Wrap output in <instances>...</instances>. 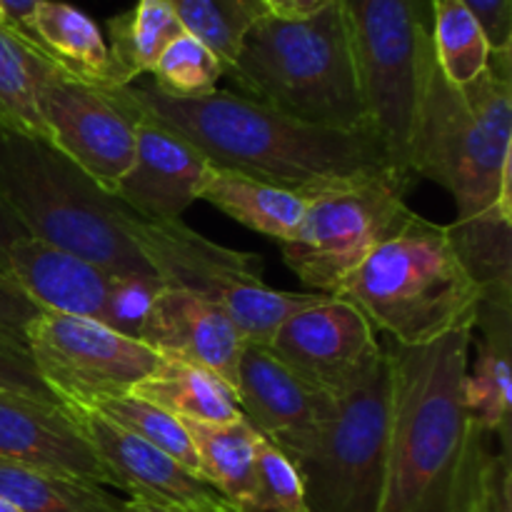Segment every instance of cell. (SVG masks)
<instances>
[{"label": "cell", "instance_id": "cell-6", "mask_svg": "<svg viewBox=\"0 0 512 512\" xmlns=\"http://www.w3.org/2000/svg\"><path fill=\"white\" fill-rule=\"evenodd\" d=\"M0 203L30 238L115 275H153L128 235L133 213L40 140L0 133Z\"/></svg>", "mask_w": 512, "mask_h": 512}, {"label": "cell", "instance_id": "cell-36", "mask_svg": "<svg viewBox=\"0 0 512 512\" xmlns=\"http://www.w3.org/2000/svg\"><path fill=\"white\" fill-rule=\"evenodd\" d=\"M0 388L13 390V393L33 395V398L55 400L53 393L40 380V375L35 373V365L30 360L28 348L15 343V340L5 338V335H0Z\"/></svg>", "mask_w": 512, "mask_h": 512}, {"label": "cell", "instance_id": "cell-25", "mask_svg": "<svg viewBox=\"0 0 512 512\" xmlns=\"http://www.w3.org/2000/svg\"><path fill=\"white\" fill-rule=\"evenodd\" d=\"M50 65L25 35L0 25V133L50 143L38 108V85Z\"/></svg>", "mask_w": 512, "mask_h": 512}, {"label": "cell", "instance_id": "cell-23", "mask_svg": "<svg viewBox=\"0 0 512 512\" xmlns=\"http://www.w3.org/2000/svg\"><path fill=\"white\" fill-rule=\"evenodd\" d=\"M133 395L193 423L243 420L233 385L213 370L183 360L160 358L153 373L135 385Z\"/></svg>", "mask_w": 512, "mask_h": 512}, {"label": "cell", "instance_id": "cell-33", "mask_svg": "<svg viewBox=\"0 0 512 512\" xmlns=\"http://www.w3.org/2000/svg\"><path fill=\"white\" fill-rule=\"evenodd\" d=\"M248 512H305L300 470L268 440H260L255 458V490Z\"/></svg>", "mask_w": 512, "mask_h": 512}, {"label": "cell", "instance_id": "cell-5", "mask_svg": "<svg viewBox=\"0 0 512 512\" xmlns=\"http://www.w3.org/2000/svg\"><path fill=\"white\" fill-rule=\"evenodd\" d=\"M225 73L245 98L300 123L338 130L370 125L338 0L310 18H260Z\"/></svg>", "mask_w": 512, "mask_h": 512}, {"label": "cell", "instance_id": "cell-41", "mask_svg": "<svg viewBox=\"0 0 512 512\" xmlns=\"http://www.w3.org/2000/svg\"><path fill=\"white\" fill-rule=\"evenodd\" d=\"M38 5L40 0H0V10H3L5 20L20 35H25V30H28V23Z\"/></svg>", "mask_w": 512, "mask_h": 512}, {"label": "cell", "instance_id": "cell-44", "mask_svg": "<svg viewBox=\"0 0 512 512\" xmlns=\"http://www.w3.org/2000/svg\"><path fill=\"white\" fill-rule=\"evenodd\" d=\"M0 25H8V20H5V15H3V10H0Z\"/></svg>", "mask_w": 512, "mask_h": 512}, {"label": "cell", "instance_id": "cell-39", "mask_svg": "<svg viewBox=\"0 0 512 512\" xmlns=\"http://www.w3.org/2000/svg\"><path fill=\"white\" fill-rule=\"evenodd\" d=\"M265 3H268L270 15H275V18L300 20L315 15L333 0H265Z\"/></svg>", "mask_w": 512, "mask_h": 512}, {"label": "cell", "instance_id": "cell-15", "mask_svg": "<svg viewBox=\"0 0 512 512\" xmlns=\"http://www.w3.org/2000/svg\"><path fill=\"white\" fill-rule=\"evenodd\" d=\"M235 395L243 418L288 458L313 443L335 400L310 388L268 345L250 343L240 355Z\"/></svg>", "mask_w": 512, "mask_h": 512}, {"label": "cell", "instance_id": "cell-16", "mask_svg": "<svg viewBox=\"0 0 512 512\" xmlns=\"http://www.w3.org/2000/svg\"><path fill=\"white\" fill-rule=\"evenodd\" d=\"M0 460L110 485L95 450L58 400L0 388Z\"/></svg>", "mask_w": 512, "mask_h": 512}, {"label": "cell", "instance_id": "cell-31", "mask_svg": "<svg viewBox=\"0 0 512 512\" xmlns=\"http://www.w3.org/2000/svg\"><path fill=\"white\" fill-rule=\"evenodd\" d=\"M323 298L325 295L310 290L290 293V290L268 288L265 283H245L230 290L218 305L228 313L230 323L235 325L245 345H268L285 320Z\"/></svg>", "mask_w": 512, "mask_h": 512}, {"label": "cell", "instance_id": "cell-28", "mask_svg": "<svg viewBox=\"0 0 512 512\" xmlns=\"http://www.w3.org/2000/svg\"><path fill=\"white\" fill-rule=\"evenodd\" d=\"M433 53L440 73L455 88H465L488 68L493 48L480 20L460 0H433Z\"/></svg>", "mask_w": 512, "mask_h": 512}, {"label": "cell", "instance_id": "cell-4", "mask_svg": "<svg viewBox=\"0 0 512 512\" xmlns=\"http://www.w3.org/2000/svg\"><path fill=\"white\" fill-rule=\"evenodd\" d=\"M335 298L353 303L393 343L428 345L478 328L483 290L460 260L448 225L410 210Z\"/></svg>", "mask_w": 512, "mask_h": 512}, {"label": "cell", "instance_id": "cell-37", "mask_svg": "<svg viewBox=\"0 0 512 512\" xmlns=\"http://www.w3.org/2000/svg\"><path fill=\"white\" fill-rule=\"evenodd\" d=\"M38 313L40 310L25 298L15 280L0 273V335L25 345V325Z\"/></svg>", "mask_w": 512, "mask_h": 512}, {"label": "cell", "instance_id": "cell-42", "mask_svg": "<svg viewBox=\"0 0 512 512\" xmlns=\"http://www.w3.org/2000/svg\"><path fill=\"white\" fill-rule=\"evenodd\" d=\"M123 512H240V510H235V508H228V510H195V508H180V505L150 503V500L128 498V500H123Z\"/></svg>", "mask_w": 512, "mask_h": 512}, {"label": "cell", "instance_id": "cell-10", "mask_svg": "<svg viewBox=\"0 0 512 512\" xmlns=\"http://www.w3.org/2000/svg\"><path fill=\"white\" fill-rule=\"evenodd\" d=\"M25 348L53 398L83 408L133 393L160 360L98 320L55 313H38L25 325Z\"/></svg>", "mask_w": 512, "mask_h": 512}, {"label": "cell", "instance_id": "cell-19", "mask_svg": "<svg viewBox=\"0 0 512 512\" xmlns=\"http://www.w3.org/2000/svg\"><path fill=\"white\" fill-rule=\"evenodd\" d=\"M8 275L40 313L75 315L98 323L115 278L110 270L30 235L10 245Z\"/></svg>", "mask_w": 512, "mask_h": 512}, {"label": "cell", "instance_id": "cell-30", "mask_svg": "<svg viewBox=\"0 0 512 512\" xmlns=\"http://www.w3.org/2000/svg\"><path fill=\"white\" fill-rule=\"evenodd\" d=\"M83 408V405H80ZM98 415L108 418L110 423L120 425L128 430L135 438L145 440L148 445L158 448L175 463L188 468L190 473L198 475V455H195L193 440H190L188 428L180 418H175L168 410L158 408V405L148 403V400L138 398V395H118V398L100 400V403L90 405Z\"/></svg>", "mask_w": 512, "mask_h": 512}, {"label": "cell", "instance_id": "cell-2", "mask_svg": "<svg viewBox=\"0 0 512 512\" xmlns=\"http://www.w3.org/2000/svg\"><path fill=\"white\" fill-rule=\"evenodd\" d=\"M408 168L453 195L455 223L512 220V50H493L488 68L455 88L430 43L420 63Z\"/></svg>", "mask_w": 512, "mask_h": 512}, {"label": "cell", "instance_id": "cell-14", "mask_svg": "<svg viewBox=\"0 0 512 512\" xmlns=\"http://www.w3.org/2000/svg\"><path fill=\"white\" fill-rule=\"evenodd\" d=\"M128 235L155 278L168 288L193 290L220 303L238 285L265 283L258 253L213 243L183 220H140L133 215Z\"/></svg>", "mask_w": 512, "mask_h": 512}, {"label": "cell", "instance_id": "cell-26", "mask_svg": "<svg viewBox=\"0 0 512 512\" xmlns=\"http://www.w3.org/2000/svg\"><path fill=\"white\" fill-rule=\"evenodd\" d=\"M185 33L168 0H138L130 10L108 20V50L115 88L150 73L160 53Z\"/></svg>", "mask_w": 512, "mask_h": 512}, {"label": "cell", "instance_id": "cell-32", "mask_svg": "<svg viewBox=\"0 0 512 512\" xmlns=\"http://www.w3.org/2000/svg\"><path fill=\"white\" fill-rule=\"evenodd\" d=\"M153 88L170 98H200L213 93L218 80L225 75V65L213 50L190 33H180L160 53L158 63L150 70Z\"/></svg>", "mask_w": 512, "mask_h": 512}, {"label": "cell", "instance_id": "cell-12", "mask_svg": "<svg viewBox=\"0 0 512 512\" xmlns=\"http://www.w3.org/2000/svg\"><path fill=\"white\" fill-rule=\"evenodd\" d=\"M268 348L328 398L360 388L385 360L378 330L353 303L333 295L285 320Z\"/></svg>", "mask_w": 512, "mask_h": 512}, {"label": "cell", "instance_id": "cell-9", "mask_svg": "<svg viewBox=\"0 0 512 512\" xmlns=\"http://www.w3.org/2000/svg\"><path fill=\"white\" fill-rule=\"evenodd\" d=\"M388 440V360L333 400L313 443L293 460L305 512H380Z\"/></svg>", "mask_w": 512, "mask_h": 512}, {"label": "cell", "instance_id": "cell-3", "mask_svg": "<svg viewBox=\"0 0 512 512\" xmlns=\"http://www.w3.org/2000/svg\"><path fill=\"white\" fill-rule=\"evenodd\" d=\"M473 333L428 345H383L388 360V440L380 512H453L468 415L463 383Z\"/></svg>", "mask_w": 512, "mask_h": 512}, {"label": "cell", "instance_id": "cell-40", "mask_svg": "<svg viewBox=\"0 0 512 512\" xmlns=\"http://www.w3.org/2000/svg\"><path fill=\"white\" fill-rule=\"evenodd\" d=\"M25 230L18 220L10 215V210L0 203V273L8 275V250L15 240L25 238Z\"/></svg>", "mask_w": 512, "mask_h": 512}, {"label": "cell", "instance_id": "cell-43", "mask_svg": "<svg viewBox=\"0 0 512 512\" xmlns=\"http://www.w3.org/2000/svg\"><path fill=\"white\" fill-rule=\"evenodd\" d=\"M0 512H23V510H20L18 505H13V503H10V500L0 498Z\"/></svg>", "mask_w": 512, "mask_h": 512}, {"label": "cell", "instance_id": "cell-34", "mask_svg": "<svg viewBox=\"0 0 512 512\" xmlns=\"http://www.w3.org/2000/svg\"><path fill=\"white\" fill-rule=\"evenodd\" d=\"M163 288V280L148 273L115 275L113 283H110L108 298H105L100 323L108 325L115 333L125 335V338L140 340L145 320H148L150 310H153Z\"/></svg>", "mask_w": 512, "mask_h": 512}, {"label": "cell", "instance_id": "cell-38", "mask_svg": "<svg viewBox=\"0 0 512 512\" xmlns=\"http://www.w3.org/2000/svg\"><path fill=\"white\" fill-rule=\"evenodd\" d=\"M483 25L493 50H512V0H460Z\"/></svg>", "mask_w": 512, "mask_h": 512}, {"label": "cell", "instance_id": "cell-11", "mask_svg": "<svg viewBox=\"0 0 512 512\" xmlns=\"http://www.w3.org/2000/svg\"><path fill=\"white\" fill-rule=\"evenodd\" d=\"M38 108L50 148L68 158L100 190L115 195L133 163L135 115L110 90L78 83L50 65L38 85Z\"/></svg>", "mask_w": 512, "mask_h": 512}, {"label": "cell", "instance_id": "cell-20", "mask_svg": "<svg viewBox=\"0 0 512 512\" xmlns=\"http://www.w3.org/2000/svg\"><path fill=\"white\" fill-rule=\"evenodd\" d=\"M478 328H483V340L463 383L465 415L473 428L500 435L503 448H510L512 308L480 305Z\"/></svg>", "mask_w": 512, "mask_h": 512}, {"label": "cell", "instance_id": "cell-29", "mask_svg": "<svg viewBox=\"0 0 512 512\" xmlns=\"http://www.w3.org/2000/svg\"><path fill=\"white\" fill-rule=\"evenodd\" d=\"M185 33L208 45L225 70L238 55L250 25L270 15L265 0H168Z\"/></svg>", "mask_w": 512, "mask_h": 512}, {"label": "cell", "instance_id": "cell-1", "mask_svg": "<svg viewBox=\"0 0 512 512\" xmlns=\"http://www.w3.org/2000/svg\"><path fill=\"white\" fill-rule=\"evenodd\" d=\"M113 93L130 110L180 135L213 168L295 193L330 178L398 165L370 125L338 130L300 123L233 90L170 98L153 85L130 83Z\"/></svg>", "mask_w": 512, "mask_h": 512}, {"label": "cell", "instance_id": "cell-27", "mask_svg": "<svg viewBox=\"0 0 512 512\" xmlns=\"http://www.w3.org/2000/svg\"><path fill=\"white\" fill-rule=\"evenodd\" d=\"M0 498L23 512H123L103 485L0 460Z\"/></svg>", "mask_w": 512, "mask_h": 512}, {"label": "cell", "instance_id": "cell-17", "mask_svg": "<svg viewBox=\"0 0 512 512\" xmlns=\"http://www.w3.org/2000/svg\"><path fill=\"white\" fill-rule=\"evenodd\" d=\"M130 113L135 115V153L115 198L140 220H180L198 200L210 163L173 130L135 110Z\"/></svg>", "mask_w": 512, "mask_h": 512}, {"label": "cell", "instance_id": "cell-35", "mask_svg": "<svg viewBox=\"0 0 512 512\" xmlns=\"http://www.w3.org/2000/svg\"><path fill=\"white\" fill-rule=\"evenodd\" d=\"M488 453L485 433L470 425L465 438L463 463H460L458 485H455L453 512H490L488 498H485L483 483V460Z\"/></svg>", "mask_w": 512, "mask_h": 512}, {"label": "cell", "instance_id": "cell-22", "mask_svg": "<svg viewBox=\"0 0 512 512\" xmlns=\"http://www.w3.org/2000/svg\"><path fill=\"white\" fill-rule=\"evenodd\" d=\"M198 200L215 205L235 223L275 240L278 245L293 238L305 213V198L295 190L278 188L213 165L200 183Z\"/></svg>", "mask_w": 512, "mask_h": 512}, {"label": "cell", "instance_id": "cell-8", "mask_svg": "<svg viewBox=\"0 0 512 512\" xmlns=\"http://www.w3.org/2000/svg\"><path fill=\"white\" fill-rule=\"evenodd\" d=\"M338 5L370 125L395 163L408 168L420 63L433 43V0H338Z\"/></svg>", "mask_w": 512, "mask_h": 512}, {"label": "cell", "instance_id": "cell-7", "mask_svg": "<svg viewBox=\"0 0 512 512\" xmlns=\"http://www.w3.org/2000/svg\"><path fill=\"white\" fill-rule=\"evenodd\" d=\"M413 180L410 170L385 165L300 190L305 213L293 238L280 245L285 265L310 293L335 298L410 213L405 195Z\"/></svg>", "mask_w": 512, "mask_h": 512}, {"label": "cell", "instance_id": "cell-13", "mask_svg": "<svg viewBox=\"0 0 512 512\" xmlns=\"http://www.w3.org/2000/svg\"><path fill=\"white\" fill-rule=\"evenodd\" d=\"M65 408L70 410L80 433L85 435L90 448L103 463L110 485L125 490L130 498L195 510L233 508L198 475L190 473L188 468L175 463L173 458L160 453L145 440L130 435L120 425L110 423L95 410L80 408V405H65Z\"/></svg>", "mask_w": 512, "mask_h": 512}, {"label": "cell", "instance_id": "cell-18", "mask_svg": "<svg viewBox=\"0 0 512 512\" xmlns=\"http://www.w3.org/2000/svg\"><path fill=\"white\" fill-rule=\"evenodd\" d=\"M140 343L160 358L213 370L235 388L245 340L230 323L228 313L205 295L165 285L145 320Z\"/></svg>", "mask_w": 512, "mask_h": 512}, {"label": "cell", "instance_id": "cell-24", "mask_svg": "<svg viewBox=\"0 0 512 512\" xmlns=\"http://www.w3.org/2000/svg\"><path fill=\"white\" fill-rule=\"evenodd\" d=\"M198 455V478L235 510L248 512L255 490V458L263 435L248 423H193L183 420Z\"/></svg>", "mask_w": 512, "mask_h": 512}, {"label": "cell", "instance_id": "cell-21", "mask_svg": "<svg viewBox=\"0 0 512 512\" xmlns=\"http://www.w3.org/2000/svg\"><path fill=\"white\" fill-rule=\"evenodd\" d=\"M25 38L63 75L100 90H113L110 50L90 15L63 0H40Z\"/></svg>", "mask_w": 512, "mask_h": 512}]
</instances>
